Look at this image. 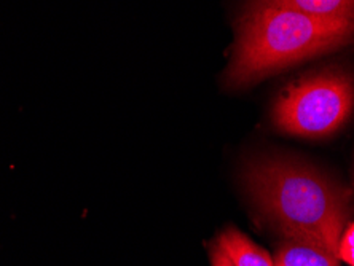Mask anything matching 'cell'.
Masks as SVG:
<instances>
[{
    "mask_svg": "<svg viewBox=\"0 0 354 266\" xmlns=\"http://www.w3.org/2000/svg\"><path fill=\"white\" fill-rule=\"evenodd\" d=\"M216 244L232 260L233 266H274L267 250L233 227L223 229Z\"/></svg>",
    "mask_w": 354,
    "mask_h": 266,
    "instance_id": "5b68a950",
    "label": "cell"
},
{
    "mask_svg": "<svg viewBox=\"0 0 354 266\" xmlns=\"http://www.w3.org/2000/svg\"><path fill=\"white\" fill-rule=\"evenodd\" d=\"M243 184L252 206L284 239L332 254L351 216V191L313 166L283 156L249 161Z\"/></svg>",
    "mask_w": 354,
    "mask_h": 266,
    "instance_id": "6da1fadb",
    "label": "cell"
},
{
    "mask_svg": "<svg viewBox=\"0 0 354 266\" xmlns=\"http://www.w3.org/2000/svg\"><path fill=\"white\" fill-rule=\"evenodd\" d=\"M251 3L297 10L319 19L354 21V0H251Z\"/></svg>",
    "mask_w": 354,
    "mask_h": 266,
    "instance_id": "8992f818",
    "label": "cell"
},
{
    "mask_svg": "<svg viewBox=\"0 0 354 266\" xmlns=\"http://www.w3.org/2000/svg\"><path fill=\"white\" fill-rule=\"evenodd\" d=\"M354 44V21L319 19L297 10L249 3L238 19L236 44L223 83L246 88L311 59Z\"/></svg>",
    "mask_w": 354,
    "mask_h": 266,
    "instance_id": "7a4b0ae2",
    "label": "cell"
},
{
    "mask_svg": "<svg viewBox=\"0 0 354 266\" xmlns=\"http://www.w3.org/2000/svg\"><path fill=\"white\" fill-rule=\"evenodd\" d=\"M337 257L340 262H345L346 265L354 266V222L348 223V227L342 234Z\"/></svg>",
    "mask_w": 354,
    "mask_h": 266,
    "instance_id": "52a82bcc",
    "label": "cell"
},
{
    "mask_svg": "<svg viewBox=\"0 0 354 266\" xmlns=\"http://www.w3.org/2000/svg\"><path fill=\"white\" fill-rule=\"evenodd\" d=\"M211 265L212 266H233L232 260L227 257L225 252L217 246L211 247Z\"/></svg>",
    "mask_w": 354,
    "mask_h": 266,
    "instance_id": "ba28073f",
    "label": "cell"
},
{
    "mask_svg": "<svg viewBox=\"0 0 354 266\" xmlns=\"http://www.w3.org/2000/svg\"><path fill=\"white\" fill-rule=\"evenodd\" d=\"M274 266H340L335 254L313 243L284 239L274 252Z\"/></svg>",
    "mask_w": 354,
    "mask_h": 266,
    "instance_id": "277c9868",
    "label": "cell"
},
{
    "mask_svg": "<svg viewBox=\"0 0 354 266\" xmlns=\"http://www.w3.org/2000/svg\"><path fill=\"white\" fill-rule=\"evenodd\" d=\"M354 112V74L329 67L286 86L276 99L272 122L278 131L305 139L335 134Z\"/></svg>",
    "mask_w": 354,
    "mask_h": 266,
    "instance_id": "3957f363",
    "label": "cell"
}]
</instances>
